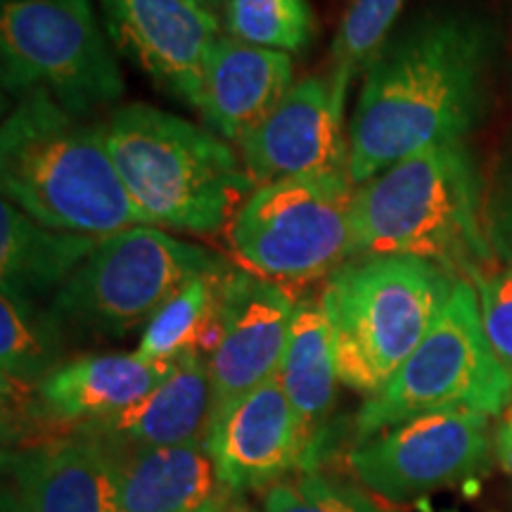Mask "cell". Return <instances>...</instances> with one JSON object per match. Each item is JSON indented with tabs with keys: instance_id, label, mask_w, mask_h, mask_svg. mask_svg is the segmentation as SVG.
<instances>
[{
	"instance_id": "18",
	"label": "cell",
	"mask_w": 512,
	"mask_h": 512,
	"mask_svg": "<svg viewBox=\"0 0 512 512\" xmlns=\"http://www.w3.org/2000/svg\"><path fill=\"white\" fill-rule=\"evenodd\" d=\"M171 368L174 363L147 361L136 351L74 358L36 384V413L74 427L112 418L145 399Z\"/></svg>"
},
{
	"instance_id": "4",
	"label": "cell",
	"mask_w": 512,
	"mask_h": 512,
	"mask_svg": "<svg viewBox=\"0 0 512 512\" xmlns=\"http://www.w3.org/2000/svg\"><path fill=\"white\" fill-rule=\"evenodd\" d=\"M479 204L463 143L422 150L356 185V256H415L467 280L494 266Z\"/></svg>"
},
{
	"instance_id": "9",
	"label": "cell",
	"mask_w": 512,
	"mask_h": 512,
	"mask_svg": "<svg viewBox=\"0 0 512 512\" xmlns=\"http://www.w3.org/2000/svg\"><path fill=\"white\" fill-rule=\"evenodd\" d=\"M0 57L5 91L48 93L81 119L124 95L91 0H3Z\"/></svg>"
},
{
	"instance_id": "27",
	"label": "cell",
	"mask_w": 512,
	"mask_h": 512,
	"mask_svg": "<svg viewBox=\"0 0 512 512\" xmlns=\"http://www.w3.org/2000/svg\"><path fill=\"white\" fill-rule=\"evenodd\" d=\"M467 280L477 290L486 337L496 356L512 370V264L482 268Z\"/></svg>"
},
{
	"instance_id": "12",
	"label": "cell",
	"mask_w": 512,
	"mask_h": 512,
	"mask_svg": "<svg viewBox=\"0 0 512 512\" xmlns=\"http://www.w3.org/2000/svg\"><path fill=\"white\" fill-rule=\"evenodd\" d=\"M297 304L285 285L230 268L223 280L219 344L209 356L211 418L278 377Z\"/></svg>"
},
{
	"instance_id": "6",
	"label": "cell",
	"mask_w": 512,
	"mask_h": 512,
	"mask_svg": "<svg viewBox=\"0 0 512 512\" xmlns=\"http://www.w3.org/2000/svg\"><path fill=\"white\" fill-rule=\"evenodd\" d=\"M510 403L512 370L486 337L475 285L460 278L418 349L356 413L354 432L361 444L422 413L470 408L494 418Z\"/></svg>"
},
{
	"instance_id": "20",
	"label": "cell",
	"mask_w": 512,
	"mask_h": 512,
	"mask_svg": "<svg viewBox=\"0 0 512 512\" xmlns=\"http://www.w3.org/2000/svg\"><path fill=\"white\" fill-rule=\"evenodd\" d=\"M102 238L64 233L43 226L3 200L0 204V290L29 299L55 294L67 283Z\"/></svg>"
},
{
	"instance_id": "11",
	"label": "cell",
	"mask_w": 512,
	"mask_h": 512,
	"mask_svg": "<svg viewBox=\"0 0 512 512\" xmlns=\"http://www.w3.org/2000/svg\"><path fill=\"white\" fill-rule=\"evenodd\" d=\"M347 91L349 86L332 76H306L294 83L271 117L238 145L256 188L349 171Z\"/></svg>"
},
{
	"instance_id": "3",
	"label": "cell",
	"mask_w": 512,
	"mask_h": 512,
	"mask_svg": "<svg viewBox=\"0 0 512 512\" xmlns=\"http://www.w3.org/2000/svg\"><path fill=\"white\" fill-rule=\"evenodd\" d=\"M105 133L121 183L155 228L216 233L256 188L226 140L152 105L119 107Z\"/></svg>"
},
{
	"instance_id": "1",
	"label": "cell",
	"mask_w": 512,
	"mask_h": 512,
	"mask_svg": "<svg viewBox=\"0 0 512 512\" xmlns=\"http://www.w3.org/2000/svg\"><path fill=\"white\" fill-rule=\"evenodd\" d=\"M486 31L465 17H430L366 67L349 121V176L370 181L401 159L463 143L482 102Z\"/></svg>"
},
{
	"instance_id": "22",
	"label": "cell",
	"mask_w": 512,
	"mask_h": 512,
	"mask_svg": "<svg viewBox=\"0 0 512 512\" xmlns=\"http://www.w3.org/2000/svg\"><path fill=\"white\" fill-rule=\"evenodd\" d=\"M228 271L181 287L145 325L136 354L157 363H174L192 351L211 356L221 335V294Z\"/></svg>"
},
{
	"instance_id": "29",
	"label": "cell",
	"mask_w": 512,
	"mask_h": 512,
	"mask_svg": "<svg viewBox=\"0 0 512 512\" xmlns=\"http://www.w3.org/2000/svg\"><path fill=\"white\" fill-rule=\"evenodd\" d=\"M494 242L501 245V249L508 256H512V200L505 204L503 216L496 221V233H494ZM512 264V259H510Z\"/></svg>"
},
{
	"instance_id": "17",
	"label": "cell",
	"mask_w": 512,
	"mask_h": 512,
	"mask_svg": "<svg viewBox=\"0 0 512 512\" xmlns=\"http://www.w3.org/2000/svg\"><path fill=\"white\" fill-rule=\"evenodd\" d=\"M211 418L209 356L192 351L174 361L171 373L145 399L112 418L88 422L76 432L98 439L107 451L185 446L204 441Z\"/></svg>"
},
{
	"instance_id": "16",
	"label": "cell",
	"mask_w": 512,
	"mask_h": 512,
	"mask_svg": "<svg viewBox=\"0 0 512 512\" xmlns=\"http://www.w3.org/2000/svg\"><path fill=\"white\" fill-rule=\"evenodd\" d=\"M3 467L22 512H119L114 453L81 432L5 451Z\"/></svg>"
},
{
	"instance_id": "14",
	"label": "cell",
	"mask_w": 512,
	"mask_h": 512,
	"mask_svg": "<svg viewBox=\"0 0 512 512\" xmlns=\"http://www.w3.org/2000/svg\"><path fill=\"white\" fill-rule=\"evenodd\" d=\"M223 489L242 494L306 470L309 441L278 377L209 420L204 437Z\"/></svg>"
},
{
	"instance_id": "10",
	"label": "cell",
	"mask_w": 512,
	"mask_h": 512,
	"mask_svg": "<svg viewBox=\"0 0 512 512\" xmlns=\"http://www.w3.org/2000/svg\"><path fill=\"white\" fill-rule=\"evenodd\" d=\"M489 415L448 408L403 420L349 453L351 472L389 501H411L470 477L486 463L494 439Z\"/></svg>"
},
{
	"instance_id": "31",
	"label": "cell",
	"mask_w": 512,
	"mask_h": 512,
	"mask_svg": "<svg viewBox=\"0 0 512 512\" xmlns=\"http://www.w3.org/2000/svg\"><path fill=\"white\" fill-rule=\"evenodd\" d=\"M0 512H22V510H19L15 491H12V489L3 491V503H0Z\"/></svg>"
},
{
	"instance_id": "21",
	"label": "cell",
	"mask_w": 512,
	"mask_h": 512,
	"mask_svg": "<svg viewBox=\"0 0 512 512\" xmlns=\"http://www.w3.org/2000/svg\"><path fill=\"white\" fill-rule=\"evenodd\" d=\"M278 380L304 427V437L309 441L306 470H313L337 401V384L342 382L328 318L318 302L306 299L297 304Z\"/></svg>"
},
{
	"instance_id": "2",
	"label": "cell",
	"mask_w": 512,
	"mask_h": 512,
	"mask_svg": "<svg viewBox=\"0 0 512 512\" xmlns=\"http://www.w3.org/2000/svg\"><path fill=\"white\" fill-rule=\"evenodd\" d=\"M0 183L5 200L64 233L107 238L152 226L121 183L105 124H88L41 91L19 98L3 121Z\"/></svg>"
},
{
	"instance_id": "32",
	"label": "cell",
	"mask_w": 512,
	"mask_h": 512,
	"mask_svg": "<svg viewBox=\"0 0 512 512\" xmlns=\"http://www.w3.org/2000/svg\"><path fill=\"white\" fill-rule=\"evenodd\" d=\"M228 512H261V510H254L252 505H249V503L240 501V498H235V501H230V508H228Z\"/></svg>"
},
{
	"instance_id": "5",
	"label": "cell",
	"mask_w": 512,
	"mask_h": 512,
	"mask_svg": "<svg viewBox=\"0 0 512 512\" xmlns=\"http://www.w3.org/2000/svg\"><path fill=\"white\" fill-rule=\"evenodd\" d=\"M458 280L415 256L363 254L339 266L318 304L342 384L366 396L380 392L437 323Z\"/></svg>"
},
{
	"instance_id": "23",
	"label": "cell",
	"mask_w": 512,
	"mask_h": 512,
	"mask_svg": "<svg viewBox=\"0 0 512 512\" xmlns=\"http://www.w3.org/2000/svg\"><path fill=\"white\" fill-rule=\"evenodd\" d=\"M64 330L36 299L0 290V370L3 389L36 387L60 366Z\"/></svg>"
},
{
	"instance_id": "25",
	"label": "cell",
	"mask_w": 512,
	"mask_h": 512,
	"mask_svg": "<svg viewBox=\"0 0 512 512\" xmlns=\"http://www.w3.org/2000/svg\"><path fill=\"white\" fill-rule=\"evenodd\" d=\"M406 0H351L330 48V76L344 86L387 46Z\"/></svg>"
},
{
	"instance_id": "13",
	"label": "cell",
	"mask_w": 512,
	"mask_h": 512,
	"mask_svg": "<svg viewBox=\"0 0 512 512\" xmlns=\"http://www.w3.org/2000/svg\"><path fill=\"white\" fill-rule=\"evenodd\" d=\"M112 46L164 93L197 107L219 19L185 0H100Z\"/></svg>"
},
{
	"instance_id": "19",
	"label": "cell",
	"mask_w": 512,
	"mask_h": 512,
	"mask_svg": "<svg viewBox=\"0 0 512 512\" xmlns=\"http://www.w3.org/2000/svg\"><path fill=\"white\" fill-rule=\"evenodd\" d=\"M119 512H197L219 496L204 441L114 453Z\"/></svg>"
},
{
	"instance_id": "34",
	"label": "cell",
	"mask_w": 512,
	"mask_h": 512,
	"mask_svg": "<svg viewBox=\"0 0 512 512\" xmlns=\"http://www.w3.org/2000/svg\"><path fill=\"white\" fill-rule=\"evenodd\" d=\"M219 3H223V0H209V5H219Z\"/></svg>"
},
{
	"instance_id": "15",
	"label": "cell",
	"mask_w": 512,
	"mask_h": 512,
	"mask_svg": "<svg viewBox=\"0 0 512 512\" xmlns=\"http://www.w3.org/2000/svg\"><path fill=\"white\" fill-rule=\"evenodd\" d=\"M292 55L219 36L204 62L197 107L211 133L240 145L294 86Z\"/></svg>"
},
{
	"instance_id": "26",
	"label": "cell",
	"mask_w": 512,
	"mask_h": 512,
	"mask_svg": "<svg viewBox=\"0 0 512 512\" xmlns=\"http://www.w3.org/2000/svg\"><path fill=\"white\" fill-rule=\"evenodd\" d=\"M261 512H387L354 486L304 470L271 484L261 498Z\"/></svg>"
},
{
	"instance_id": "33",
	"label": "cell",
	"mask_w": 512,
	"mask_h": 512,
	"mask_svg": "<svg viewBox=\"0 0 512 512\" xmlns=\"http://www.w3.org/2000/svg\"><path fill=\"white\" fill-rule=\"evenodd\" d=\"M185 3L195 5V8H200V10H211L209 8V0H185Z\"/></svg>"
},
{
	"instance_id": "30",
	"label": "cell",
	"mask_w": 512,
	"mask_h": 512,
	"mask_svg": "<svg viewBox=\"0 0 512 512\" xmlns=\"http://www.w3.org/2000/svg\"><path fill=\"white\" fill-rule=\"evenodd\" d=\"M230 494H233V491H228V489L219 491V496L211 498V501L204 505L202 510H197V512H228L230 501H233V498H230Z\"/></svg>"
},
{
	"instance_id": "8",
	"label": "cell",
	"mask_w": 512,
	"mask_h": 512,
	"mask_svg": "<svg viewBox=\"0 0 512 512\" xmlns=\"http://www.w3.org/2000/svg\"><path fill=\"white\" fill-rule=\"evenodd\" d=\"M233 268L221 256L162 228L136 226L107 235L86 264L53 294L50 311L64 335L126 337L145 328L174 294L204 275Z\"/></svg>"
},
{
	"instance_id": "7",
	"label": "cell",
	"mask_w": 512,
	"mask_h": 512,
	"mask_svg": "<svg viewBox=\"0 0 512 512\" xmlns=\"http://www.w3.org/2000/svg\"><path fill=\"white\" fill-rule=\"evenodd\" d=\"M356 183L349 171L254 188L226 226L240 268L278 285L330 278L356 256Z\"/></svg>"
},
{
	"instance_id": "28",
	"label": "cell",
	"mask_w": 512,
	"mask_h": 512,
	"mask_svg": "<svg viewBox=\"0 0 512 512\" xmlns=\"http://www.w3.org/2000/svg\"><path fill=\"white\" fill-rule=\"evenodd\" d=\"M494 453L503 470L512 477V403L505 408L494 430Z\"/></svg>"
},
{
	"instance_id": "24",
	"label": "cell",
	"mask_w": 512,
	"mask_h": 512,
	"mask_svg": "<svg viewBox=\"0 0 512 512\" xmlns=\"http://www.w3.org/2000/svg\"><path fill=\"white\" fill-rule=\"evenodd\" d=\"M226 31L252 46L302 53L316 34L309 0H226Z\"/></svg>"
}]
</instances>
